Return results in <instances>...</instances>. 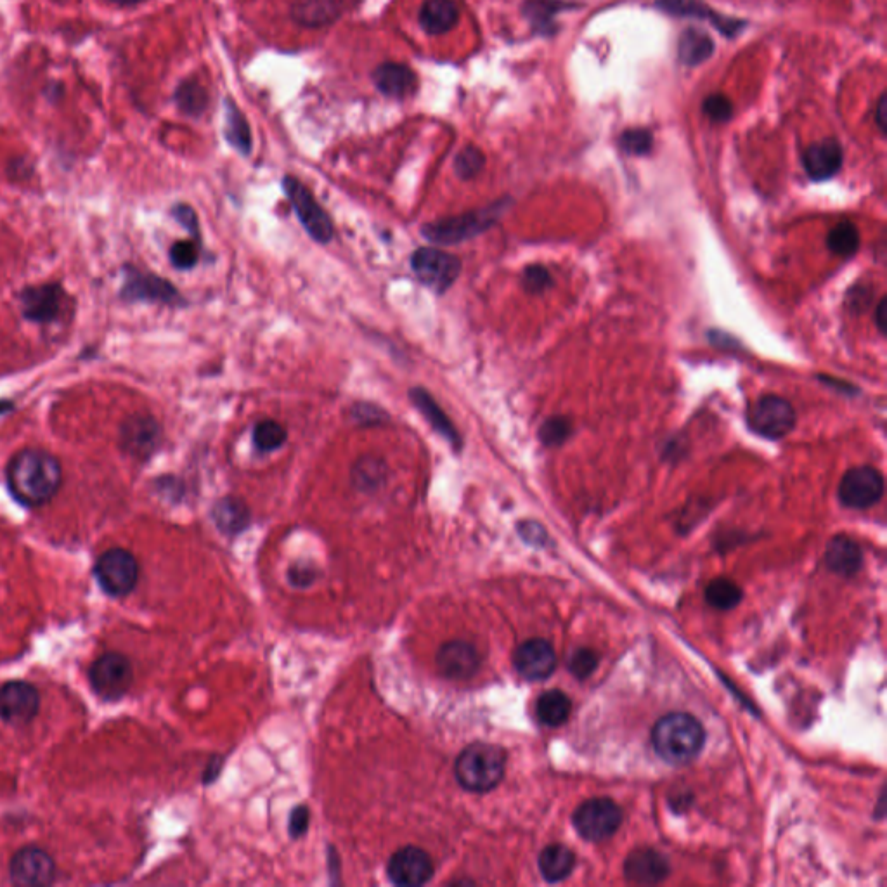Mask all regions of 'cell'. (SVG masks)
<instances>
[{
  "mask_svg": "<svg viewBox=\"0 0 887 887\" xmlns=\"http://www.w3.org/2000/svg\"><path fill=\"white\" fill-rule=\"evenodd\" d=\"M7 486L21 505L37 508L58 494L63 470L58 458L40 449H23L7 465Z\"/></svg>",
  "mask_w": 887,
  "mask_h": 887,
  "instance_id": "obj_1",
  "label": "cell"
},
{
  "mask_svg": "<svg viewBox=\"0 0 887 887\" xmlns=\"http://www.w3.org/2000/svg\"><path fill=\"white\" fill-rule=\"evenodd\" d=\"M706 742L704 726L688 713L662 716L652 730V744L659 758L666 763L687 764L699 756Z\"/></svg>",
  "mask_w": 887,
  "mask_h": 887,
  "instance_id": "obj_2",
  "label": "cell"
},
{
  "mask_svg": "<svg viewBox=\"0 0 887 887\" xmlns=\"http://www.w3.org/2000/svg\"><path fill=\"white\" fill-rule=\"evenodd\" d=\"M506 752L493 744L468 745L454 763V777L468 792L486 794L496 789L505 777Z\"/></svg>",
  "mask_w": 887,
  "mask_h": 887,
  "instance_id": "obj_3",
  "label": "cell"
},
{
  "mask_svg": "<svg viewBox=\"0 0 887 887\" xmlns=\"http://www.w3.org/2000/svg\"><path fill=\"white\" fill-rule=\"evenodd\" d=\"M506 207V201H498L467 214L428 222L421 227V234L435 245H458L461 241L472 240L475 236L486 233L487 229H491L499 221Z\"/></svg>",
  "mask_w": 887,
  "mask_h": 887,
  "instance_id": "obj_4",
  "label": "cell"
},
{
  "mask_svg": "<svg viewBox=\"0 0 887 887\" xmlns=\"http://www.w3.org/2000/svg\"><path fill=\"white\" fill-rule=\"evenodd\" d=\"M283 191L292 203L298 221L304 226L312 240L318 241L321 245L330 243L335 236L333 221H331L330 215L326 214V210L319 205V201L314 198L311 191L292 175H286L283 179Z\"/></svg>",
  "mask_w": 887,
  "mask_h": 887,
  "instance_id": "obj_5",
  "label": "cell"
},
{
  "mask_svg": "<svg viewBox=\"0 0 887 887\" xmlns=\"http://www.w3.org/2000/svg\"><path fill=\"white\" fill-rule=\"evenodd\" d=\"M94 576L106 595L115 598L127 596L139 581V562L130 551L113 548L104 551L98 558L94 565Z\"/></svg>",
  "mask_w": 887,
  "mask_h": 887,
  "instance_id": "obj_6",
  "label": "cell"
},
{
  "mask_svg": "<svg viewBox=\"0 0 887 887\" xmlns=\"http://www.w3.org/2000/svg\"><path fill=\"white\" fill-rule=\"evenodd\" d=\"M411 269L421 285L435 293H446L461 272V260L439 248H418L411 255Z\"/></svg>",
  "mask_w": 887,
  "mask_h": 887,
  "instance_id": "obj_7",
  "label": "cell"
},
{
  "mask_svg": "<svg viewBox=\"0 0 887 887\" xmlns=\"http://www.w3.org/2000/svg\"><path fill=\"white\" fill-rule=\"evenodd\" d=\"M572 822L586 841H607L621 827L622 811L612 799L595 797L577 808Z\"/></svg>",
  "mask_w": 887,
  "mask_h": 887,
  "instance_id": "obj_8",
  "label": "cell"
},
{
  "mask_svg": "<svg viewBox=\"0 0 887 887\" xmlns=\"http://www.w3.org/2000/svg\"><path fill=\"white\" fill-rule=\"evenodd\" d=\"M89 681L101 699H122L134 681L132 664L125 655L117 652L101 655L92 662Z\"/></svg>",
  "mask_w": 887,
  "mask_h": 887,
  "instance_id": "obj_9",
  "label": "cell"
},
{
  "mask_svg": "<svg viewBox=\"0 0 887 887\" xmlns=\"http://www.w3.org/2000/svg\"><path fill=\"white\" fill-rule=\"evenodd\" d=\"M749 425L766 439H782L796 427V409L778 395H764L749 409Z\"/></svg>",
  "mask_w": 887,
  "mask_h": 887,
  "instance_id": "obj_10",
  "label": "cell"
},
{
  "mask_svg": "<svg viewBox=\"0 0 887 887\" xmlns=\"http://www.w3.org/2000/svg\"><path fill=\"white\" fill-rule=\"evenodd\" d=\"M884 494V477L874 467L851 468L844 473L839 484V498L842 505L853 510H867Z\"/></svg>",
  "mask_w": 887,
  "mask_h": 887,
  "instance_id": "obj_11",
  "label": "cell"
},
{
  "mask_svg": "<svg viewBox=\"0 0 887 887\" xmlns=\"http://www.w3.org/2000/svg\"><path fill=\"white\" fill-rule=\"evenodd\" d=\"M40 707V693L28 681H7L0 687V719L7 725H28Z\"/></svg>",
  "mask_w": 887,
  "mask_h": 887,
  "instance_id": "obj_12",
  "label": "cell"
},
{
  "mask_svg": "<svg viewBox=\"0 0 887 887\" xmlns=\"http://www.w3.org/2000/svg\"><path fill=\"white\" fill-rule=\"evenodd\" d=\"M434 872L432 856L415 846H406L395 851L387 865L390 881L401 887L423 886L434 877Z\"/></svg>",
  "mask_w": 887,
  "mask_h": 887,
  "instance_id": "obj_13",
  "label": "cell"
},
{
  "mask_svg": "<svg viewBox=\"0 0 887 887\" xmlns=\"http://www.w3.org/2000/svg\"><path fill=\"white\" fill-rule=\"evenodd\" d=\"M11 881L16 886H51L56 879V863L52 856L40 848H23L13 856L9 865Z\"/></svg>",
  "mask_w": 887,
  "mask_h": 887,
  "instance_id": "obj_14",
  "label": "cell"
},
{
  "mask_svg": "<svg viewBox=\"0 0 887 887\" xmlns=\"http://www.w3.org/2000/svg\"><path fill=\"white\" fill-rule=\"evenodd\" d=\"M513 666L525 680H546L557 669L555 648L551 647L550 641L541 638L524 641L513 654Z\"/></svg>",
  "mask_w": 887,
  "mask_h": 887,
  "instance_id": "obj_15",
  "label": "cell"
},
{
  "mask_svg": "<svg viewBox=\"0 0 887 887\" xmlns=\"http://www.w3.org/2000/svg\"><path fill=\"white\" fill-rule=\"evenodd\" d=\"M162 442L160 423L148 415L130 416L120 428V444L137 460H148Z\"/></svg>",
  "mask_w": 887,
  "mask_h": 887,
  "instance_id": "obj_16",
  "label": "cell"
},
{
  "mask_svg": "<svg viewBox=\"0 0 887 887\" xmlns=\"http://www.w3.org/2000/svg\"><path fill=\"white\" fill-rule=\"evenodd\" d=\"M20 302L26 319L33 323H52L61 316L66 295L61 286L49 283L25 288L21 292Z\"/></svg>",
  "mask_w": 887,
  "mask_h": 887,
  "instance_id": "obj_17",
  "label": "cell"
},
{
  "mask_svg": "<svg viewBox=\"0 0 887 887\" xmlns=\"http://www.w3.org/2000/svg\"><path fill=\"white\" fill-rule=\"evenodd\" d=\"M435 662L447 680H470L479 671L480 655L468 641H447L439 648Z\"/></svg>",
  "mask_w": 887,
  "mask_h": 887,
  "instance_id": "obj_18",
  "label": "cell"
},
{
  "mask_svg": "<svg viewBox=\"0 0 887 887\" xmlns=\"http://www.w3.org/2000/svg\"><path fill=\"white\" fill-rule=\"evenodd\" d=\"M122 295L127 300H148L170 305L182 302L181 293L170 281L155 274H143L136 269H130Z\"/></svg>",
  "mask_w": 887,
  "mask_h": 887,
  "instance_id": "obj_19",
  "label": "cell"
},
{
  "mask_svg": "<svg viewBox=\"0 0 887 887\" xmlns=\"http://www.w3.org/2000/svg\"><path fill=\"white\" fill-rule=\"evenodd\" d=\"M842 162L844 153L837 139H823L811 144L803 155L804 170L813 181L832 179L841 170Z\"/></svg>",
  "mask_w": 887,
  "mask_h": 887,
  "instance_id": "obj_20",
  "label": "cell"
},
{
  "mask_svg": "<svg viewBox=\"0 0 887 887\" xmlns=\"http://www.w3.org/2000/svg\"><path fill=\"white\" fill-rule=\"evenodd\" d=\"M409 399L415 404L416 409L420 411L421 415L425 416V420L430 423V427L434 428L435 432L441 435L442 439H446L454 447L456 453H460L461 449H463V439H461L460 432L456 430L453 421L449 420V416L437 404L432 394L428 390L423 389V387H415V389L409 390Z\"/></svg>",
  "mask_w": 887,
  "mask_h": 887,
  "instance_id": "obj_21",
  "label": "cell"
},
{
  "mask_svg": "<svg viewBox=\"0 0 887 887\" xmlns=\"http://www.w3.org/2000/svg\"><path fill=\"white\" fill-rule=\"evenodd\" d=\"M624 874L636 884H657L669 875V862L655 849H636L624 863Z\"/></svg>",
  "mask_w": 887,
  "mask_h": 887,
  "instance_id": "obj_22",
  "label": "cell"
},
{
  "mask_svg": "<svg viewBox=\"0 0 887 887\" xmlns=\"http://www.w3.org/2000/svg\"><path fill=\"white\" fill-rule=\"evenodd\" d=\"M655 6L664 13L673 14V16H692V18L709 21L718 28L719 32L725 33L726 37L737 35L745 25L742 21L723 18L721 14L714 13L711 7H707L700 0H657Z\"/></svg>",
  "mask_w": 887,
  "mask_h": 887,
  "instance_id": "obj_23",
  "label": "cell"
},
{
  "mask_svg": "<svg viewBox=\"0 0 887 887\" xmlns=\"http://www.w3.org/2000/svg\"><path fill=\"white\" fill-rule=\"evenodd\" d=\"M376 89L385 94L387 98L404 99L416 91L418 78L409 66L402 63L387 61L383 65L376 66L371 75Z\"/></svg>",
  "mask_w": 887,
  "mask_h": 887,
  "instance_id": "obj_24",
  "label": "cell"
},
{
  "mask_svg": "<svg viewBox=\"0 0 887 887\" xmlns=\"http://www.w3.org/2000/svg\"><path fill=\"white\" fill-rule=\"evenodd\" d=\"M825 562L832 572L841 576H855L863 562L862 548L855 539L836 536L830 539L825 551Z\"/></svg>",
  "mask_w": 887,
  "mask_h": 887,
  "instance_id": "obj_25",
  "label": "cell"
},
{
  "mask_svg": "<svg viewBox=\"0 0 887 887\" xmlns=\"http://www.w3.org/2000/svg\"><path fill=\"white\" fill-rule=\"evenodd\" d=\"M460 21V9L454 0H425L420 9V25L428 35L451 32Z\"/></svg>",
  "mask_w": 887,
  "mask_h": 887,
  "instance_id": "obj_26",
  "label": "cell"
},
{
  "mask_svg": "<svg viewBox=\"0 0 887 887\" xmlns=\"http://www.w3.org/2000/svg\"><path fill=\"white\" fill-rule=\"evenodd\" d=\"M212 517L217 527L224 534L234 536L247 529L250 524V510L241 499L227 496L217 501L212 510Z\"/></svg>",
  "mask_w": 887,
  "mask_h": 887,
  "instance_id": "obj_27",
  "label": "cell"
},
{
  "mask_svg": "<svg viewBox=\"0 0 887 887\" xmlns=\"http://www.w3.org/2000/svg\"><path fill=\"white\" fill-rule=\"evenodd\" d=\"M342 13V0H297L293 18L305 26L330 25Z\"/></svg>",
  "mask_w": 887,
  "mask_h": 887,
  "instance_id": "obj_28",
  "label": "cell"
},
{
  "mask_svg": "<svg viewBox=\"0 0 887 887\" xmlns=\"http://www.w3.org/2000/svg\"><path fill=\"white\" fill-rule=\"evenodd\" d=\"M576 867V855L562 844H551L539 855V870L548 882H562Z\"/></svg>",
  "mask_w": 887,
  "mask_h": 887,
  "instance_id": "obj_29",
  "label": "cell"
},
{
  "mask_svg": "<svg viewBox=\"0 0 887 887\" xmlns=\"http://www.w3.org/2000/svg\"><path fill=\"white\" fill-rule=\"evenodd\" d=\"M714 42L704 30L687 28L678 40V58L685 66H697L711 58Z\"/></svg>",
  "mask_w": 887,
  "mask_h": 887,
  "instance_id": "obj_30",
  "label": "cell"
},
{
  "mask_svg": "<svg viewBox=\"0 0 887 887\" xmlns=\"http://www.w3.org/2000/svg\"><path fill=\"white\" fill-rule=\"evenodd\" d=\"M572 711V702L562 690H548L536 702L538 719L546 726L564 725Z\"/></svg>",
  "mask_w": 887,
  "mask_h": 887,
  "instance_id": "obj_31",
  "label": "cell"
},
{
  "mask_svg": "<svg viewBox=\"0 0 887 887\" xmlns=\"http://www.w3.org/2000/svg\"><path fill=\"white\" fill-rule=\"evenodd\" d=\"M226 139L238 153L250 155L252 130L245 115L231 99H226Z\"/></svg>",
  "mask_w": 887,
  "mask_h": 887,
  "instance_id": "obj_32",
  "label": "cell"
},
{
  "mask_svg": "<svg viewBox=\"0 0 887 887\" xmlns=\"http://www.w3.org/2000/svg\"><path fill=\"white\" fill-rule=\"evenodd\" d=\"M742 590L732 579H714L706 588V600L711 607L718 610H732L742 602Z\"/></svg>",
  "mask_w": 887,
  "mask_h": 887,
  "instance_id": "obj_33",
  "label": "cell"
},
{
  "mask_svg": "<svg viewBox=\"0 0 887 887\" xmlns=\"http://www.w3.org/2000/svg\"><path fill=\"white\" fill-rule=\"evenodd\" d=\"M175 103L189 117H200L207 110L208 94L198 82H182L175 91Z\"/></svg>",
  "mask_w": 887,
  "mask_h": 887,
  "instance_id": "obj_34",
  "label": "cell"
},
{
  "mask_svg": "<svg viewBox=\"0 0 887 887\" xmlns=\"http://www.w3.org/2000/svg\"><path fill=\"white\" fill-rule=\"evenodd\" d=\"M827 245H829L830 252L836 253L839 257H849L860 247V233H858L855 224L839 222L837 226L830 229Z\"/></svg>",
  "mask_w": 887,
  "mask_h": 887,
  "instance_id": "obj_35",
  "label": "cell"
},
{
  "mask_svg": "<svg viewBox=\"0 0 887 887\" xmlns=\"http://www.w3.org/2000/svg\"><path fill=\"white\" fill-rule=\"evenodd\" d=\"M286 442V428L274 420L260 421L253 428V444L260 453L276 451Z\"/></svg>",
  "mask_w": 887,
  "mask_h": 887,
  "instance_id": "obj_36",
  "label": "cell"
},
{
  "mask_svg": "<svg viewBox=\"0 0 887 887\" xmlns=\"http://www.w3.org/2000/svg\"><path fill=\"white\" fill-rule=\"evenodd\" d=\"M564 7L569 6L558 2V0H529V2H525L524 14L536 30L544 32L553 26L551 21L557 16L558 9H564Z\"/></svg>",
  "mask_w": 887,
  "mask_h": 887,
  "instance_id": "obj_37",
  "label": "cell"
},
{
  "mask_svg": "<svg viewBox=\"0 0 887 887\" xmlns=\"http://www.w3.org/2000/svg\"><path fill=\"white\" fill-rule=\"evenodd\" d=\"M484 167H486V156L475 146H467L454 160V172L463 181L475 179Z\"/></svg>",
  "mask_w": 887,
  "mask_h": 887,
  "instance_id": "obj_38",
  "label": "cell"
},
{
  "mask_svg": "<svg viewBox=\"0 0 887 887\" xmlns=\"http://www.w3.org/2000/svg\"><path fill=\"white\" fill-rule=\"evenodd\" d=\"M572 434V423L565 416H551L539 428V439L544 446H562Z\"/></svg>",
  "mask_w": 887,
  "mask_h": 887,
  "instance_id": "obj_39",
  "label": "cell"
},
{
  "mask_svg": "<svg viewBox=\"0 0 887 887\" xmlns=\"http://www.w3.org/2000/svg\"><path fill=\"white\" fill-rule=\"evenodd\" d=\"M200 260V243L196 240L177 241L170 248V262L175 269L188 271Z\"/></svg>",
  "mask_w": 887,
  "mask_h": 887,
  "instance_id": "obj_40",
  "label": "cell"
},
{
  "mask_svg": "<svg viewBox=\"0 0 887 887\" xmlns=\"http://www.w3.org/2000/svg\"><path fill=\"white\" fill-rule=\"evenodd\" d=\"M383 463L382 461L373 460V458H364L357 461L356 467L352 470V477L356 480V484L363 489H371V487L380 486L383 479Z\"/></svg>",
  "mask_w": 887,
  "mask_h": 887,
  "instance_id": "obj_41",
  "label": "cell"
},
{
  "mask_svg": "<svg viewBox=\"0 0 887 887\" xmlns=\"http://www.w3.org/2000/svg\"><path fill=\"white\" fill-rule=\"evenodd\" d=\"M652 144H654V137L647 129H629L622 132L619 137V146L628 155H647L648 151L652 149Z\"/></svg>",
  "mask_w": 887,
  "mask_h": 887,
  "instance_id": "obj_42",
  "label": "cell"
},
{
  "mask_svg": "<svg viewBox=\"0 0 887 887\" xmlns=\"http://www.w3.org/2000/svg\"><path fill=\"white\" fill-rule=\"evenodd\" d=\"M522 285L532 295H539V293H544L548 288H551L553 279H551V274L546 267L536 264V266L525 267L524 274H522Z\"/></svg>",
  "mask_w": 887,
  "mask_h": 887,
  "instance_id": "obj_43",
  "label": "cell"
},
{
  "mask_svg": "<svg viewBox=\"0 0 887 887\" xmlns=\"http://www.w3.org/2000/svg\"><path fill=\"white\" fill-rule=\"evenodd\" d=\"M350 415L357 425H364V427L382 425L383 421L389 420V415L371 402H357L350 408Z\"/></svg>",
  "mask_w": 887,
  "mask_h": 887,
  "instance_id": "obj_44",
  "label": "cell"
},
{
  "mask_svg": "<svg viewBox=\"0 0 887 887\" xmlns=\"http://www.w3.org/2000/svg\"><path fill=\"white\" fill-rule=\"evenodd\" d=\"M598 666V655L590 648H579L569 659L570 673L579 680L588 678Z\"/></svg>",
  "mask_w": 887,
  "mask_h": 887,
  "instance_id": "obj_45",
  "label": "cell"
},
{
  "mask_svg": "<svg viewBox=\"0 0 887 887\" xmlns=\"http://www.w3.org/2000/svg\"><path fill=\"white\" fill-rule=\"evenodd\" d=\"M702 110L713 122H726V120L732 118L733 104L726 96L713 94V96L706 98V101L702 104Z\"/></svg>",
  "mask_w": 887,
  "mask_h": 887,
  "instance_id": "obj_46",
  "label": "cell"
},
{
  "mask_svg": "<svg viewBox=\"0 0 887 887\" xmlns=\"http://www.w3.org/2000/svg\"><path fill=\"white\" fill-rule=\"evenodd\" d=\"M172 215L175 217V221L182 224V226L188 229L189 233L195 236L196 240H198V236H200V224H198V217H196L195 210L189 207V205H175L174 210H172Z\"/></svg>",
  "mask_w": 887,
  "mask_h": 887,
  "instance_id": "obj_47",
  "label": "cell"
},
{
  "mask_svg": "<svg viewBox=\"0 0 887 887\" xmlns=\"http://www.w3.org/2000/svg\"><path fill=\"white\" fill-rule=\"evenodd\" d=\"M309 810L305 806H298L292 813L290 818V834L292 837L304 836L305 830L309 827Z\"/></svg>",
  "mask_w": 887,
  "mask_h": 887,
  "instance_id": "obj_48",
  "label": "cell"
},
{
  "mask_svg": "<svg viewBox=\"0 0 887 887\" xmlns=\"http://www.w3.org/2000/svg\"><path fill=\"white\" fill-rule=\"evenodd\" d=\"M518 532L522 534L525 543L541 544L546 539L543 525L536 524V522H524V524L518 525Z\"/></svg>",
  "mask_w": 887,
  "mask_h": 887,
  "instance_id": "obj_49",
  "label": "cell"
},
{
  "mask_svg": "<svg viewBox=\"0 0 887 887\" xmlns=\"http://www.w3.org/2000/svg\"><path fill=\"white\" fill-rule=\"evenodd\" d=\"M875 122H877V127L881 129L882 134H886L887 130V96L886 94H881V98L877 101V106H875Z\"/></svg>",
  "mask_w": 887,
  "mask_h": 887,
  "instance_id": "obj_50",
  "label": "cell"
},
{
  "mask_svg": "<svg viewBox=\"0 0 887 887\" xmlns=\"http://www.w3.org/2000/svg\"><path fill=\"white\" fill-rule=\"evenodd\" d=\"M887 300L886 297L881 298V302L877 304V309H875V324H877V328L881 331L882 335L886 333L887 326V311H886Z\"/></svg>",
  "mask_w": 887,
  "mask_h": 887,
  "instance_id": "obj_51",
  "label": "cell"
},
{
  "mask_svg": "<svg viewBox=\"0 0 887 887\" xmlns=\"http://www.w3.org/2000/svg\"><path fill=\"white\" fill-rule=\"evenodd\" d=\"M11 408H13L11 402L0 401V415H2V413H7V411H11Z\"/></svg>",
  "mask_w": 887,
  "mask_h": 887,
  "instance_id": "obj_52",
  "label": "cell"
},
{
  "mask_svg": "<svg viewBox=\"0 0 887 887\" xmlns=\"http://www.w3.org/2000/svg\"><path fill=\"white\" fill-rule=\"evenodd\" d=\"M113 2L122 4V6H134V4H139V2H144V0H113Z\"/></svg>",
  "mask_w": 887,
  "mask_h": 887,
  "instance_id": "obj_53",
  "label": "cell"
}]
</instances>
